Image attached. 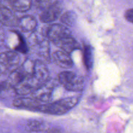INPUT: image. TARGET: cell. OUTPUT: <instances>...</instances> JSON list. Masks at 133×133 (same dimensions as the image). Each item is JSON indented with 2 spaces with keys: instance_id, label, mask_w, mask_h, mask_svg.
Here are the masks:
<instances>
[{
  "instance_id": "6da1fadb",
  "label": "cell",
  "mask_w": 133,
  "mask_h": 133,
  "mask_svg": "<svg viewBox=\"0 0 133 133\" xmlns=\"http://www.w3.org/2000/svg\"><path fill=\"white\" fill-rule=\"evenodd\" d=\"M78 99L76 97L59 99L51 103H46L40 105L36 109L37 111L50 114H63L68 112L77 104Z\"/></svg>"
},
{
  "instance_id": "7a4b0ae2",
  "label": "cell",
  "mask_w": 133,
  "mask_h": 133,
  "mask_svg": "<svg viewBox=\"0 0 133 133\" xmlns=\"http://www.w3.org/2000/svg\"><path fill=\"white\" fill-rule=\"evenodd\" d=\"M58 81L67 90L72 92L81 91L84 87V80L81 76L72 71H63L58 75Z\"/></svg>"
},
{
  "instance_id": "3957f363",
  "label": "cell",
  "mask_w": 133,
  "mask_h": 133,
  "mask_svg": "<svg viewBox=\"0 0 133 133\" xmlns=\"http://www.w3.org/2000/svg\"><path fill=\"white\" fill-rule=\"evenodd\" d=\"M62 10V5L59 1H55L43 10L40 15V19L43 23H51L58 19Z\"/></svg>"
},
{
  "instance_id": "277c9868",
  "label": "cell",
  "mask_w": 133,
  "mask_h": 133,
  "mask_svg": "<svg viewBox=\"0 0 133 133\" xmlns=\"http://www.w3.org/2000/svg\"><path fill=\"white\" fill-rule=\"evenodd\" d=\"M45 35L53 43L63 38L71 36V32L67 27L61 24H53L47 27Z\"/></svg>"
},
{
  "instance_id": "5b68a950",
  "label": "cell",
  "mask_w": 133,
  "mask_h": 133,
  "mask_svg": "<svg viewBox=\"0 0 133 133\" xmlns=\"http://www.w3.org/2000/svg\"><path fill=\"white\" fill-rule=\"evenodd\" d=\"M19 56L16 51H9L0 53V66L6 70L14 71L19 63Z\"/></svg>"
},
{
  "instance_id": "8992f818",
  "label": "cell",
  "mask_w": 133,
  "mask_h": 133,
  "mask_svg": "<svg viewBox=\"0 0 133 133\" xmlns=\"http://www.w3.org/2000/svg\"><path fill=\"white\" fill-rule=\"evenodd\" d=\"M32 77L39 87L47 83L49 79V71L42 61L38 60L34 62Z\"/></svg>"
},
{
  "instance_id": "52a82bcc",
  "label": "cell",
  "mask_w": 133,
  "mask_h": 133,
  "mask_svg": "<svg viewBox=\"0 0 133 133\" xmlns=\"http://www.w3.org/2000/svg\"><path fill=\"white\" fill-rule=\"evenodd\" d=\"M19 19L9 8L0 5V23L6 26L18 25Z\"/></svg>"
},
{
  "instance_id": "ba28073f",
  "label": "cell",
  "mask_w": 133,
  "mask_h": 133,
  "mask_svg": "<svg viewBox=\"0 0 133 133\" xmlns=\"http://www.w3.org/2000/svg\"><path fill=\"white\" fill-rule=\"evenodd\" d=\"M52 58L56 64L64 68H70L74 65L70 53L64 51H57L54 52L52 55Z\"/></svg>"
},
{
  "instance_id": "9c48e42d",
  "label": "cell",
  "mask_w": 133,
  "mask_h": 133,
  "mask_svg": "<svg viewBox=\"0 0 133 133\" xmlns=\"http://www.w3.org/2000/svg\"><path fill=\"white\" fill-rule=\"evenodd\" d=\"M54 44L61 48L62 51H64L70 54L74 50L79 48V44L71 36L63 38L54 42Z\"/></svg>"
},
{
  "instance_id": "30bf717a",
  "label": "cell",
  "mask_w": 133,
  "mask_h": 133,
  "mask_svg": "<svg viewBox=\"0 0 133 133\" xmlns=\"http://www.w3.org/2000/svg\"><path fill=\"white\" fill-rule=\"evenodd\" d=\"M41 101L35 97H22L16 99L13 102V105L16 107L28 109L36 110V109L41 105Z\"/></svg>"
},
{
  "instance_id": "8fae6325",
  "label": "cell",
  "mask_w": 133,
  "mask_h": 133,
  "mask_svg": "<svg viewBox=\"0 0 133 133\" xmlns=\"http://www.w3.org/2000/svg\"><path fill=\"white\" fill-rule=\"evenodd\" d=\"M18 25L24 32H31L36 27V20L32 16H24L19 19Z\"/></svg>"
},
{
  "instance_id": "7c38bea8",
  "label": "cell",
  "mask_w": 133,
  "mask_h": 133,
  "mask_svg": "<svg viewBox=\"0 0 133 133\" xmlns=\"http://www.w3.org/2000/svg\"><path fill=\"white\" fill-rule=\"evenodd\" d=\"M45 84L40 86L36 90L32 92V97L37 99L41 102H46L49 99L51 93V88L49 87H45Z\"/></svg>"
},
{
  "instance_id": "4fadbf2b",
  "label": "cell",
  "mask_w": 133,
  "mask_h": 133,
  "mask_svg": "<svg viewBox=\"0 0 133 133\" xmlns=\"http://www.w3.org/2000/svg\"><path fill=\"white\" fill-rule=\"evenodd\" d=\"M11 9L21 12L27 11L31 8L32 0H10Z\"/></svg>"
},
{
  "instance_id": "5bb4252c",
  "label": "cell",
  "mask_w": 133,
  "mask_h": 133,
  "mask_svg": "<svg viewBox=\"0 0 133 133\" xmlns=\"http://www.w3.org/2000/svg\"><path fill=\"white\" fill-rule=\"evenodd\" d=\"M83 62L87 70L92 68L93 64L92 49L90 45H85L83 49Z\"/></svg>"
},
{
  "instance_id": "9a60e30c",
  "label": "cell",
  "mask_w": 133,
  "mask_h": 133,
  "mask_svg": "<svg viewBox=\"0 0 133 133\" xmlns=\"http://www.w3.org/2000/svg\"><path fill=\"white\" fill-rule=\"evenodd\" d=\"M76 19V15L74 12L68 11L64 13L61 18V21L63 24L72 26Z\"/></svg>"
},
{
  "instance_id": "2e32d148",
  "label": "cell",
  "mask_w": 133,
  "mask_h": 133,
  "mask_svg": "<svg viewBox=\"0 0 133 133\" xmlns=\"http://www.w3.org/2000/svg\"><path fill=\"white\" fill-rule=\"evenodd\" d=\"M44 125L42 122L37 120L29 121L27 125V129L30 132H38L43 131Z\"/></svg>"
},
{
  "instance_id": "e0dca14e",
  "label": "cell",
  "mask_w": 133,
  "mask_h": 133,
  "mask_svg": "<svg viewBox=\"0 0 133 133\" xmlns=\"http://www.w3.org/2000/svg\"><path fill=\"white\" fill-rule=\"evenodd\" d=\"M18 37V44L15 48V49L18 51L21 52L22 53H25L27 52V47L26 45L25 42L23 38L19 34L17 33Z\"/></svg>"
},
{
  "instance_id": "ac0fdd59",
  "label": "cell",
  "mask_w": 133,
  "mask_h": 133,
  "mask_svg": "<svg viewBox=\"0 0 133 133\" xmlns=\"http://www.w3.org/2000/svg\"><path fill=\"white\" fill-rule=\"evenodd\" d=\"M35 5L39 9L44 10L51 5V0H35Z\"/></svg>"
},
{
  "instance_id": "d6986e66",
  "label": "cell",
  "mask_w": 133,
  "mask_h": 133,
  "mask_svg": "<svg viewBox=\"0 0 133 133\" xmlns=\"http://www.w3.org/2000/svg\"><path fill=\"white\" fill-rule=\"evenodd\" d=\"M125 18L129 22L133 23V9L126 10L125 13Z\"/></svg>"
},
{
  "instance_id": "ffe728a7",
  "label": "cell",
  "mask_w": 133,
  "mask_h": 133,
  "mask_svg": "<svg viewBox=\"0 0 133 133\" xmlns=\"http://www.w3.org/2000/svg\"><path fill=\"white\" fill-rule=\"evenodd\" d=\"M10 84L8 81H3L0 83V93L3 91L7 90L9 87H10Z\"/></svg>"
},
{
  "instance_id": "44dd1931",
  "label": "cell",
  "mask_w": 133,
  "mask_h": 133,
  "mask_svg": "<svg viewBox=\"0 0 133 133\" xmlns=\"http://www.w3.org/2000/svg\"><path fill=\"white\" fill-rule=\"evenodd\" d=\"M5 41V34H4L3 29L0 25V48L2 46Z\"/></svg>"
},
{
  "instance_id": "7402d4cb",
  "label": "cell",
  "mask_w": 133,
  "mask_h": 133,
  "mask_svg": "<svg viewBox=\"0 0 133 133\" xmlns=\"http://www.w3.org/2000/svg\"><path fill=\"white\" fill-rule=\"evenodd\" d=\"M0 5L9 8V9H10V8L11 9L10 0H0Z\"/></svg>"
},
{
  "instance_id": "603a6c76",
  "label": "cell",
  "mask_w": 133,
  "mask_h": 133,
  "mask_svg": "<svg viewBox=\"0 0 133 133\" xmlns=\"http://www.w3.org/2000/svg\"><path fill=\"white\" fill-rule=\"evenodd\" d=\"M45 133H61V130L58 128L53 127L47 130Z\"/></svg>"
},
{
  "instance_id": "cb8c5ba5",
  "label": "cell",
  "mask_w": 133,
  "mask_h": 133,
  "mask_svg": "<svg viewBox=\"0 0 133 133\" xmlns=\"http://www.w3.org/2000/svg\"><path fill=\"white\" fill-rule=\"evenodd\" d=\"M1 74H2V70H1V67H0V75H1Z\"/></svg>"
}]
</instances>
